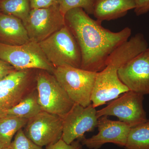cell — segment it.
<instances>
[{"label":"cell","instance_id":"cell-10","mask_svg":"<svg viewBox=\"0 0 149 149\" xmlns=\"http://www.w3.org/2000/svg\"><path fill=\"white\" fill-rule=\"evenodd\" d=\"M25 136L43 147L61 139L63 119L56 114L42 111L29 118L23 130Z\"/></svg>","mask_w":149,"mask_h":149},{"label":"cell","instance_id":"cell-20","mask_svg":"<svg viewBox=\"0 0 149 149\" xmlns=\"http://www.w3.org/2000/svg\"><path fill=\"white\" fill-rule=\"evenodd\" d=\"M60 10L63 15L75 8L83 9L88 15H93L95 0H57Z\"/></svg>","mask_w":149,"mask_h":149},{"label":"cell","instance_id":"cell-7","mask_svg":"<svg viewBox=\"0 0 149 149\" xmlns=\"http://www.w3.org/2000/svg\"><path fill=\"white\" fill-rule=\"evenodd\" d=\"M37 70H16L0 81V110L15 106L36 90Z\"/></svg>","mask_w":149,"mask_h":149},{"label":"cell","instance_id":"cell-26","mask_svg":"<svg viewBox=\"0 0 149 149\" xmlns=\"http://www.w3.org/2000/svg\"><path fill=\"white\" fill-rule=\"evenodd\" d=\"M0 149H9V148H1V147H0Z\"/></svg>","mask_w":149,"mask_h":149},{"label":"cell","instance_id":"cell-15","mask_svg":"<svg viewBox=\"0 0 149 149\" xmlns=\"http://www.w3.org/2000/svg\"><path fill=\"white\" fill-rule=\"evenodd\" d=\"M135 7V0H95L93 15L101 22L110 21L125 16Z\"/></svg>","mask_w":149,"mask_h":149},{"label":"cell","instance_id":"cell-16","mask_svg":"<svg viewBox=\"0 0 149 149\" xmlns=\"http://www.w3.org/2000/svg\"><path fill=\"white\" fill-rule=\"evenodd\" d=\"M41 111L36 89L15 106L0 110V118L15 117L29 119Z\"/></svg>","mask_w":149,"mask_h":149},{"label":"cell","instance_id":"cell-14","mask_svg":"<svg viewBox=\"0 0 149 149\" xmlns=\"http://www.w3.org/2000/svg\"><path fill=\"white\" fill-rule=\"evenodd\" d=\"M30 41L21 19L0 12V42L10 45H20Z\"/></svg>","mask_w":149,"mask_h":149},{"label":"cell","instance_id":"cell-4","mask_svg":"<svg viewBox=\"0 0 149 149\" xmlns=\"http://www.w3.org/2000/svg\"><path fill=\"white\" fill-rule=\"evenodd\" d=\"M36 89L39 103L42 111L63 118L74 104L53 74L37 69Z\"/></svg>","mask_w":149,"mask_h":149},{"label":"cell","instance_id":"cell-11","mask_svg":"<svg viewBox=\"0 0 149 149\" xmlns=\"http://www.w3.org/2000/svg\"><path fill=\"white\" fill-rule=\"evenodd\" d=\"M95 108L92 104L84 107L74 103L62 118L61 139L70 144L76 140L82 139L86 132L93 131L97 127L98 120Z\"/></svg>","mask_w":149,"mask_h":149},{"label":"cell","instance_id":"cell-22","mask_svg":"<svg viewBox=\"0 0 149 149\" xmlns=\"http://www.w3.org/2000/svg\"><path fill=\"white\" fill-rule=\"evenodd\" d=\"M80 140L73 141L71 144L66 143L61 139L58 141L46 146L45 149H82Z\"/></svg>","mask_w":149,"mask_h":149},{"label":"cell","instance_id":"cell-6","mask_svg":"<svg viewBox=\"0 0 149 149\" xmlns=\"http://www.w3.org/2000/svg\"><path fill=\"white\" fill-rule=\"evenodd\" d=\"M0 59L18 70H43L53 74L55 69L48 60L39 43L31 41L20 45L0 42Z\"/></svg>","mask_w":149,"mask_h":149},{"label":"cell","instance_id":"cell-24","mask_svg":"<svg viewBox=\"0 0 149 149\" xmlns=\"http://www.w3.org/2000/svg\"><path fill=\"white\" fill-rule=\"evenodd\" d=\"M136 7L134 12L137 16H140L149 11V0H135Z\"/></svg>","mask_w":149,"mask_h":149},{"label":"cell","instance_id":"cell-18","mask_svg":"<svg viewBox=\"0 0 149 149\" xmlns=\"http://www.w3.org/2000/svg\"><path fill=\"white\" fill-rule=\"evenodd\" d=\"M125 149H149V120L130 128Z\"/></svg>","mask_w":149,"mask_h":149},{"label":"cell","instance_id":"cell-12","mask_svg":"<svg viewBox=\"0 0 149 149\" xmlns=\"http://www.w3.org/2000/svg\"><path fill=\"white\" fill-rule=\"evenodd\" d=\"M118 75L129 91L149 95V48L120 67Z\"/></svg>","mask_w":149,"mask_h":149},{"label":"cell","instance_id":"cell-8","mask_svg":"<svg viewBox=\"0 0 149 149\" xmlns=\"http://www.w3.org/2000/svg\"><path fill=\"white\" fill-rule=\"evenodd\" d=\"M144 96L132 91L123 93L107 107L97 111L98 118L103 116H115L130 128L146 122L148 119L144 109Z\"/></svg>","mask_w":149,"mask_h":149},{"label":"cell","instance_id":"cell-1","mask_svg":"<svg viewBox=\"0 0 149 149\" xmlns=\"http://www.w3.org/2000/svg\"><path fill=\"white\" fill-rule=\"evenodd\" d=\"M65 24L77 41L82 55L81 69L98 72L106 67L111 54L129 40L131 29L118 32L104 28L101 22L89 16L83 9L75 8L65 15Z\"/></svg>","mask_w":149,"mask_h":149},{"label":"cell","instance_id":"cell-23","mask_svg":"<svg viewBox=\"0 0 149 149\" xmlns=\"http://www.w3.org/2000/svg\"><path fill=\"white\" fill-rule=\"evenodd\" d=\"M31 10L46 8L58 4L57 0H29Z\"/></svg>","mask_w":149,"mask_h":149},{"label":"cell","instance_id":"cell-2","mask_svg":"<svg viewBox=\"0 0 149 149\" xmlns=\"http://www.w3.org/2000/svg\"><path fill=\"white\" fill-rule=\"evenodd\" d=\"M148 48L147 40L143 34L139 33L118 46L111 54L105 68L97 73L91 96L93 107L96 108L104 104L129 91L119 79L118 69Z\"/></svg>","mask_w":149,"mask_h":149},{"label":"cell","instance_id":"cell-19","mask_svg":"<svg viewBox=\"0 0 149 149\" xmlns=\"http://www.w3.org/2000/svg\"><path fill=\"white\" fill-rule=\"evenodd\" d=\"M31 10L29 0H0L1 12L17 17L23 22Z\"/></svg>","mask_w":149,"mask_h":149},{"label":"cell","instance_id":"cell-3","mask_svg":"<svg viewBox=\"0 0 149 149\" xmlns=\"http://www.w3.org/2000/svg\"><path fill=\"white\" fill-rule=\"evenodd\" d=\"M39 44L55 68L63 66L81 68L82 55L80 47L66 24Z\"/></svg>","mask_w":149,"mask_h":149},{"label":"cell","instance_id":"cell-9","mask_svg":"<svg viewBox=\"0 0 149 149\" xmlns=\"http://www.w3.org/2000/svg\"><path fill=\"white\" fill-rule=\"evenodd\" d=\"M29 40L39 43L65 25V16L58 4L46 8L32 9L23 22Z\"/></svg>","mask_w":149,"mask_h":149},{"label":"cell","instance_id":"cell-5","mask_svg":"<svg viewBox=\"0 0 149 149\" xmlns=\"http://www.w3.org/2000/svg\"><path fill=\"white\" fill-rule=\"evenodd\" d=\"M97 72L70 66L55 68L54 76L74 103L84 107L91 104Z\"/></svg>","mask_w":149,"mask_h":149},{"label":"cell","instance_id":"cell-25","mask_svg":"<svg viewBox=\"0 0 149 149\" xmlns=\"http://www.w3.org/2000/svg\"><path fill=\"white\" fill-rule=\"evenodd\" d=\"M16 70L8 63L0 59V81Z\"/></svg>","mask_w":149,"mask_h":149},{"label":"cell","instance_id":"cell-13","mask_svg":"<svg viewBox=\"0 0 149 149\" xmlns=\"http://www.w3.org/2000/svg\"><path fill=\"white\" fill-rule=\"evenodd\" d=\"M98 133L89 139H80L82 145L91 149H99L107 143L118 146H125L130 127L120 120H112L108 116L99 118L97 125Z\"/></svg>","mask_w":149,"mask_h":149},{"label":"cell","instance_id":"cell-21","mask_svg":"<svg viewBox=\"0 0 149 149\" xmlns=\"http://www.w3.org/2000/svg\"><path fill=\"white\" fill-rule=\"evenodd\" d=\"M9 149H44L38 146L25 136L23 128L20 129L12 141Z\"/></svg>","mask_w":149,"mask_h":149},{"label":"cell","instance_id":"cell-17","mask_svg":"<svg viewBox=\"0 0 149 149\" xmlns=\"http://www.w3.org/2000/svg\"><path fill=\"white\" fill-rule=\"evenodd\" d=\"M29 119L15 117L0 118V147L9 148L13 136L24 128Z\"/></svg>","mask_w":149,"mask_h":149}]
</instances>
